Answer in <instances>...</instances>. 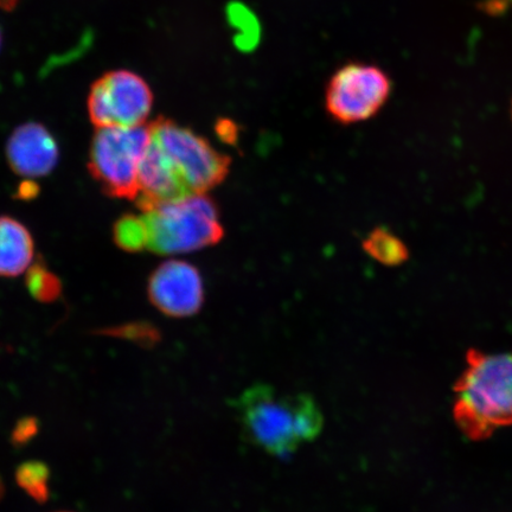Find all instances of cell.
Listing matches in <instances>:
<instances>
[{
  "instance_id": "3957f363",
  "label": "cell",
  "mask_w": 512,
  "mask_h": 512,
  "mask_svg": "<svg viewBox=\"0 0 512 512\" xmlns=\"http://www.w3.org/2000/svg\"><path fill=\"white\" fill-rule=\"evenodd\" d=\"M146 249L158 255L201 251L224 236L217 204L207 194L192 195L143 211Z\"/></svg>"
},
{
  "instance_id": "e0dca14e",
  "label": "cell",
  "mask_w": 512,
  "mask_h": 512,
  "mask_svg": "<svg viewBox=\"0 0 512 512\" xmlns=\"http://www.w3.org/2000/svg\"><path fill=\"white\" fill-rule=\"evenodd\" d=\"M217 133L219 136L226 140V142H232L236 138V128L230 123L228 120H221L219 125H217Z\"/></svg>"
},
{
  "instance_id": "7a4b0ae2",
  "label": "cell",
  "mask_w": 512,
  "mask_h": 512,
  "mask_svg": "<svg viewBox=\"0 0 512 512\" xmlns=\"http://www.w3.org/2000/svg\"><path fill=\"white\" fill-rule=\"evenodd\" d=\"M454 393V419L467 438L484 440L512 425V354L471 350Z\"/></svg>"
},
{
  "instance_id": "30bf717a",
  "label": "cell",
  "mask_w": 512,
  "mask_h": 512,
  "mask_svg": "<svg viewBox=\"0 0 512 512\" xmlns=\"http://www.w3.org/2000/svg\"><path fill=\"white\" fill-rule=\"evenodd\" d=\"M34 239L23 223L0 216V277L15 278L34 260Z\"/></svg>"
},
{
  "instance_id": "52a82bcc",
  "label": "cell",
  "mask_w": 512,
  "mask_h": 512,
  "mask_svg": "<svg viewBox=\"0 0 512 512\" xmlns=\"http://www.w3.org/2000/svg\"><path fill=\"white\" fill-rule=\"evenodd\" d=\"M152 106L149 83L124 69L102 75L94 82L87 99L89 119L98 128L143 126Z\"/></svg>"
},
{
  "instance_id": "8fae6325",
  "label": "cell",
  "mask_w": 512,
  "mask_h": 512,
  "mask_svg": "<svg viewBox=\"0 0 512 512\" xmlns=\"http://www.w3.org/2000/svg\"><path fill=\"white\" fill-rule=\"evenodd\" d=\"M364 252L384 266H400L409 258L408 247L386 228H376L362 243Z\"/></svg>"
},
{
  "instance_id": "2e32d148",
  "label": "cell",
  "mask_w": 512,
  "mask_h": 512,
  "mask_svg": "<svg viewBox=\"0 0 512 512\" xmlns=\"http://www.w3.org/2000/svg\"><path fill=\"white\" fill-rule=\"evenodd\" d=\"M40 433V421L35 416H24L16 422L11 432V444L15 447L27 446Z\"/></svg>"
},
{
  "instance_id": "5b68a950",
  "label": "cell",
  "mask_w": 512,
  "mask_h": 512,
  "mask_svg": "<svg viewBox=\"0 0 512 512\" xmlns=\"http://www.w3.org/2000/svg\"><path fill=\"white\" fill-rule=\"evenodd\" d=\"M149 126L153 142L163 150L192 195L207 194L226 181L232 158L217 151L206 138L164 117Z\"/></svg>"
},
{
  "instance_id": "277c9868",
  "label": "cell",
  "mask_w": 512,
  "mask_h": 512,
  "mask_svg": "<svg viewBox=\"0 0 512 512\" xmlns=\"http://www.w3.org/2000/svg\"><path fill=\"white\" fill-rule=\"evenodd\" d=\"M150 138L149 125L98 128L89 146L87 166L105 195L137 200L139 166Z\"/></svg>"
},
{
  "instance_id": "ac0fdd59",
  "label": "cell",
  "mask_w": 512,
  "mask_h": 512,
  "mask_svg": "<svg viewBox=\"0 0 512 512\" xmlns=\"http://www.w3.org/2000/svg\"><path fill=\"white\" fill-rule=\"evenodd\" d=\"M38 194V185L34 182H24L18 189V197L22 200H31Z\"/></svg>"
},
{
  "instance_id": "9a60e30c",
  "label": "cell",
  "mask_w": 512,
  "mask_h": 512,
  "mask_svg": "<svg viewBox=\"0 0 512 512\" xmlns=\"http://www.w3.org/2000/svg\"><path fill=\"white\" fill-rule=\"evenodd\" d=\"M115 245L126 252L136 253L146 249V227L143 216L126 214L114 223Z\"/></svg>"
},
{
  "instance_id": "44dd1931",
  "label": "cell",
  "mask_w": 512,
  "mask_h": 512,
  "mask_svg": "<svg viewBox=\"0 0 512 512\" xmlns=\"http://www.w3.org/2000/svg\"><path fill=\"white\" fill-rule=\"evenodd\" d=\"M505 8H512V0H501Z\"/></svg>"
},
{
  "instance_id": "ffe728a7",
  "label": "cell",
  "mask_w": 512,
  "mask_h": 512,
  "mask_svg": "<svg viewBox=\"0 0 512 512\" xmlns=\"http://www.w3.org/2000/svg\"><path fill=\"white\" fill-rule=\"evenodd\" d=\"M4 496H5V483H4L2 476H0V502L3 501Z\"/></svg>"
},
{
  "instance_id": "7402d4cb",
  "label": "cell",
  "mask_w": 512,
  "mask_h": 512,
  "mask_svg": "<svg viewBox=\"0 0 512 512\" xmlns=\"http://www.w3.org/2000/svg\"><path fill=\"white\" fill-rule=\"evenodd\" d=\"M0 47H2V31H0Z\"/></svg>"
},
{
  "instance_id": "603a6c76",
  "label": "cell",
  "mask_w": 512,
  "mask_h": 512,
  "mask_svg": "<svg viewBox=\"0 0 512 512\" xmlns=\"http://www.w3.org/2000/svg\"><path fill=\"white\" fill-rule=\"evenodd\" d=\"M511 118H512V102H511Z\"/></svg>"
},
{
  "instance_id": "7c38bea8",
  "label": "cell",
  "mask_w": 512,
  "mask_h": 512,
  "mask_svg": "<svg viewBox=\"0 0 512 512\" xmlns=\"http://www.w3.org/2000/svg\"><path fill=\"white\" fill-rule=\"evenodd\" d=\"M94 334L130 342L146 350L156 348L158 344L162 343V331L147 320L107 326V328L96 330Z\"/></svg>"
},
{
  "instance_id": "4fadbf2b",
  "label": "cell",
  "mask_w": 512,
  "mask_h": 512,
  "mask_svg": "<svg viewBox=\"0 0 512 512\" xmlns=\"http://www.w3.org/2000/svg\"><path fill=\"white\" fill-rule=\"evenodd\" d=\"M25 286L30 296L42 304H53L60 299L63 286L54 272L49 270L41 258L32 262L25 277Z\"/></svg>"
},
{
  "instance_id": "5bb4252c",
  "label": "cell",
  "mask_w": 512,
  "mask_h": 512,
  "mask_svg": "<svg viewBox=\"0 0 512 512\" xmlns=\"http://www.w3.org/2000/svg\"><path fill=\"white\" fill-rule=\"evenodd\" d=\"M50 469L40 460H28L17 466L16 483L36 503L44 504L50 498Z\"/></svg>"
},
{
  "instance_id": "d6986e66",
  "label": "cell",
  "mask_w": 512,
  "mask_h": 512,
  "mask_svg": "<svg viewBox=\"0 0 512 512\" xmlns=\"http://www.w3.org/2000/svg\"><path fill=\"white\" fill-rule=\"evenodd\" d=\"M17 0H0V8H3L5 10H10L14 8L16 5Z\"/></svg>"
},
{
  "instance_id": "9c48e42d",
  "label": "cell",
  "mask_w": 512,
  "mask_h": 512,
  "mask_svg": "<svg viewBox=\"0 0 512 512\" xmlns=\"http://www.w3.org/2000/svg\"><path fill=\"white\" fill-rule=\"evenodd\" d=\"M12 171L25 178L44 177L59 163L60 150L53 133L40 123H27L12 132L6 144Z\"/></svg>"
},
{
  "instance_id": "8992f818",
  "label": "cell",
  "mask_w": 512,
  "mask_h": 512,
  "mask_svg": "<svg viewBox=\"0 0 512 512\" xmlns=\"http://www.w3.org/2000/svg\"><path fill=\"white\" fill-rule=\"evenodd\" d=\"M392 80L374 64L350 62L336 70L325 88V110L338 124L367 121L387 104Z\"/></svg>"
},
{
  "instance_id": "cb8c5ba5",
  "label": "cell",
  "mask_w": 512,
  "mask_h": 512,
  "mask_svg": "<svg viewBox=\"0 0 512 512\" xmlns=\"http://www.w3.org/2000/svg\"><path fill=\"white\" fill-rule=\"evenodd\" d=\"M59 512H70V511H59Z\"/></svg>"
},
{
  "instance_id": "ba28073f",
  "label": "cell",
  "mask_w": 512,
  "mask_h": 512,
  "mask_svg": "<svg viewBox=\"0 0 512 512\" xmlns=\"http://www.w3.org/2000/svg\"><path fill=\"white\" fill-rule=\"evenodd\" d=\"M147 297L165 316H195L204 304L202 275L187 261H165L150 275L147 281Z\"/></svg>"
},
{
  "instance_id": "6da1fadb",
  "label": "cell",
  "mask_w": 512,
  "mask_h": 512,
  "mask_svg": "<svg viewBox=\"0 0 512 512\" xmlns=\"http://www.w3.org/2000/svg\"><path fill=\"white\" fill-rule=\"evenodd\" d=\"M236 408L247 437L274 456L296 451L323 428V415L309 396L281 394L260 384L247 389Z\"/></svg>"
}]
</instances>
